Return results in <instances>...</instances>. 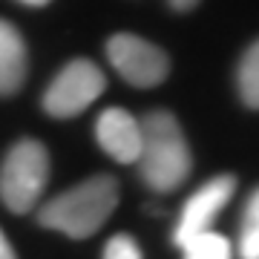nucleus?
<instances>
[{
	"label": "nucleus",
	"mask_w": 259,
	"mask_h": 259,
	"mask_svg": "<svg viewBox=\"0 0 259 259\" xmlns=\"http://www.w3.org/2000/svg\"><path fill=\"white\" fill-rule=\"evenodd\" d=\"M144 185L156 193H173L190 176V147L173 112L153 110L141 118V153L136 158Z\"/></svg>",
	"instance_id": "obj_1"
},
{
	"label": "nucleus",
	"mask_w": 259,
	"mask_h": 259,
	"mask_svg": "<svg viewBox=\"0 0 259 259\" xmlns=\"http://www.w3.org/2000/svg\"><path fill=\"white\" fill-rule=\"evenodd\" d=\"M115 207H118V182L101 173L49 199L37 213V222L69 239H87L95 231H101V225L115 213Z\"/></svg>",
	"instance_id": "obj_2"
},
{
	"label": "nucleus",
	"mask_w": 259,
	"mask_h": 259,
	"mask_svg": "<svg viewBox=\"0 0 259 259\" xmlns=\"http://www.w3.org/2000/svg\"><path fill=\"white\" fill-rule=\"evenodd\" d=\"M49 182V153L35 139L12 144L0 164V202L12 213H29L40 202Z\"/></svg>",
	"instance_id": "obj_3"
},
{
	"label": "nucleus",
	"mask_w": 259,
	"mask_h": 259,
	"mask_svg": "<svg viewBox=\"0 0 259 259\" xmlns=\"http://www.w3.org/2000/svg\"><path fill=\"white\" fill-rule=\"evenodd\" d=\"M104 90H107V75L93 61L75 58L52 78L40 104L52 118H72L81 115L93 101H98Z\"/></svg>",
	"instance_id": "obj_4"
},
{
	"label": "nucleus",
	"mask_w": 259,
	"mask_h": 259,
	"mask_svg": "<svg viewBox=\"0 0 259 259\" xmlns=\"http://www.w3.org/2000/svg\"><path fill=\"white\" fill-rule=\"evenodd\" d=\"M107 61L112 69L133 87L150 90L167 81L170 61L167 52L156 44H150L147 37H139L133 32H115L107 40Z\"/></svg>",
	"instance_id": "obj_5"
},
{
	"label": "nucleus",
	"mask_w": 259,
	"mask_h": 259,
	"mask_svg": "<svg viewBox=\"0 0 259 259\" xmlns=\"http://www.w3.org/2000/svg\"><path fill=\"white\" fill-rule=\"evenodd\" d=\"M233 190H236V179L222 173V176H213L210 182H204L179 210L176 228H173V242L179 248L187 239H193L196 233L213 231L216 216L225 210V204L231 202Z\"/></svg>",
	"instance_id": "obj_6"
},
{
	"label": "nucleus",
	"mask_w": 259,
	"mask_h": 259,
	"mask_svg": "<svg viewBox=\"0 0 259 259\" xmlns=\"http://www.w3.org/2000/svg\"><path fill=\"white\" fill-rule=\"evenodd\" d=\"M95 139L110 158L121 164H136L141 153V121L121 107H110L95 121Z\"/></svg>",
	"instance_id": "obj_7"
},
{
	"label": "nucleus",
	"mask_w": 259,
	"mask_h": 259,
	"mask_svg": "<svg viewBox=\"0 0 259 259\" xmlns=\"http://www.w3.org/2000/svg\"><path fill=\"white\" fill-rule=\"evenodd\" d=\"M26 44L9 20H0V95H15L26 81Z\"/></svg>",
	"instance_id": "obj_8"
},
{
	"label": "nucleus",
	"mask_w": 259,
	"mask_h": 259,
	"mask_svg": "<svg viewBox=\"0 0 259 259\" xmlns=\"http://www.w3.org/2000/svg\"><path fill=\"white\" fill-rule=\"evenodd\" d=\"M236 90H239L245 107L259 110V40H253L245 49V55L236 66Z\"/></svg>",
	"instance_id": "obj_9"
},
{
	"label": "nucleus",
	"mask_w": 259,
	"mask_h": 259,
	"mask_svg": "<svg viewBox=\"0 0 259 259\" xmlns=\"http://www.w3.org/2000/svg\"><path fill=\"white\" fill-rule=\"evenodd\" d=\"M182 256L185 259H233V248L222 233L204 231V233H196L193 239H187L182 245Z\"/></svg>",
	"instance_id": "obj_10"
},
{
	"label": "nucleus",
	"mask_w": 259,
	"mask_h": 259,
	"mask_svg": "<svg viewBox=\"0 0 259 259\" xmlns=\"http://www.w3.org/2000/svg\"><path fill=\"white\" fill-rule=\"evenodd\" d=\"M239 256L259 259V187L248 196L239 225Z\"/></svg>",
	"instance_id": "obj_11"
},
{
	"label": "nucleus",
	"mask_w": 259,
	"mask_h": 259,
	"mask_svg": "<svg viewBox=\"0 0 259 259\" xmlns=\"http://www.w3.org/2000/svg\"><path fill=\"white\" fill-rule=\"evenodd\" d=\"M104 259H144V256H141L139 242L130 233H115L104 248Z\"/></svg>",
	"instance_id": "obj_12"
},
{
	"label": "nucleus",
	"mask_w": 259,
	"mask_h": 259,
	"mask_svg": "<svg viewBox=\"0 0 259 259\" xmlns=\"http://www.w3.org/2000/svg\"><path fill=\"white\" fill-rule=\"evenodd\" d=\"M0 259H18L15 248H12V242L6 239V233L0 231Z\"/></svg>",
	"instance_id": "obj_13"
},
{
	"label": "nucleus",
	"mask_w": 259,
	"mask_h": 259,
	"mask_svg": "<svg viewBox=\"0 0 259 259\" xmlns=\"http://www.w3.org/2000/svg\"><path fill=\"white\" fill-rule=\"evenodd\" d=\"M170 6H173L176 12H190V9L199 6V0H170Z\"/></svg>",
	"instance_id": "obj_14"
},
{
	"label": "nucleus",
	"mask_w": 259,
	"mask_h": 259,
	"mask_svg": "<svg viewBox=\"0 0 259 259\" xmlns=\"http://www.w3.org/2000/svg\"><path fill=\"white\" fill-rule=\"evenodd\" d=\"M20 3H23V6H47L49 0H20Z\"/></svg>",
	"instance_id": "obj_15"
}]
</instances>
